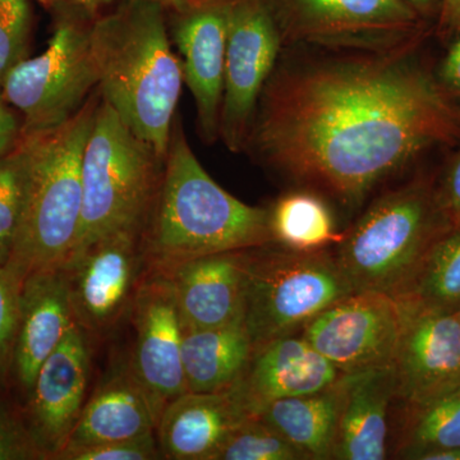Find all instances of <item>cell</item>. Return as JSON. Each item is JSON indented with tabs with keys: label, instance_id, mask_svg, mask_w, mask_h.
I'll use <instances>...</instances> for the list:
<instances>
[{
	"label": "cell",
	"instance_id": "cell-1",
	"mask_svg": "<svg viewBox=\"0 0 460 460\" xmlns=\"http://www.w3.org/2000/svg\"><path fill=\"white\" fill-rule=\"evenodd\" d=\"M416 47L323 50L287 60L263 87L244 150L347 210L435 147L460 138V105Z\"/></svg>",
	"mask_w": 460,
	"mask_h": 460
},
{
	"label": "cell",
	"instance_id": "cell-2",
	"mask_svg": "<svg viewBox=\"0 0 460 460\" xmlns=\"http://www.w3.org/2000/svg\"><path fill=\"white\" fill-rule=\"evenodd\" d=\"M172 48L166 9L151 0H123L91 26L100 96L164 159L184 84Z\"/></svg>",
	"mask_w": 460,
	"mask_h": 460
},
{
	"label": "cell",
	"instance_id": "cell-3",
	"mask_svg": "<svg viewBox=\"0 0 460 460\" xmlns=\"http://www.w3.org/2000/svg\"><path fill=\"white\" fill-rule=\"evenodd\" d=\"M141 243L154 270L196 257L263 246L271 243L269 211L244 204L210 177L177 118Z\"/></svg>",
	"mask_w": 460,
	"mask_h": 460
},
{
	"label": "cell",
	"instance_id": "cell-4",
	"mask_svg": "<svg viewBox=\"0 0 460 460\" xmlns=\"http://www.w3.org/2000/svg\"><path fill=\"white\" fill-rule=\"evenodd\" d=\"M98 89L68 122L49 131L22 133L27 150L25 202L8 265L25 279L59 268L74 247L83 210V159Z\"/></svg>",
	"mask_w": 460,
	"mask_h": 460
},
{
	"label": "cell",
	"instance_id": "cell-5",
	"mask_svg": "<svg viewBox=\"0 0 460 460\" xmlns=\"http://www.w3.org/2000/svg\"><path fill=\"white\" fill-rule=\"evenodd\" d=\"M449 226L436 178L419 175L375 199L332 251L354 292L396 296Z\"/></svg>",
	"mask_w": 460,
	"mask_h": 460
},
{
	"label": "cell",
	"instance_id": "cell-6",
	"mask_svg": "<svg viewBox=\"0 0 460 460\" xmlns=\"http://www.w3.org/2000/svg\"><path fill=\"white\" fill-rule=\"evenodd\" d=\"M164 160L100 100L84 146L83 210L68 257L111 233L144 228Z\"/></svg>",
	"mask_w": 460,
	"mask_h": 460
},
{
	"label": "cell",
	"instance_id": "cell-7",
	"mask_svg": "<svg viewBox=\"0 0 460 460\" xmlns=\"http://www.w3.org/2000/svg\"><path fill=\"white\" fill-rule=\"evenodd\" d=\"M243 323L253 350L301 334L314 317L354 292L332 248L298 252L278 244L241 251Z\"/></svg>",
	"mask_w": 460,
	"mask_h": 460
},
{
	"label": "cell",
	"instance_id": "cell-8",
	"mask_svg": "<svg viewBox=\"0 0 460 460\" xmlns=\"http://www.w3.org/2000/svg\"><path fill=\"white\" fill-rule=\"evenodd\" d=\"M54 16L47 49L9 71L0 93L21 114L22 133L49 131L74 118L98 87L91 49L96 17L77 8H60Z\"/></svg>",
	"mask_w": 460,
	"mask_h": 460
},
{
	"label": "cell",
	"instance_id": "cell-9",
	"mask_svg": "<svg viewBox=\"0 0 460 460\" xmlns=\"http://www.w3.org/2000/svg\"><path fill=\"white\" fill-rule=\"evenodd\" d=\"M284 48L384 53L416 47L428 21L404 0H265Z\"/></svg>",
	"mask_w": 460,
	"mask_h": 460
},
{
	"label": "cell",
	"instance_id": "cell-10",
	"mask_svg": "<svg viewBox=\"0 0 460 460\" xmlns=\"http://www.w3.org/2000/svg\"><path fill=\"white\" fill-rule=\"evenodd\" d=\"M284 49L265 0H229L220 140L242 153L263 87Z\"/></svg>",
	"mask_w": 460,
	"mask_h": 460
},
{
	"label": "cell",
	"instance_id": "cell-11",
	"mask_svg": "<svg viewBox=\"0 0 460 460\" xmlns=\"http://www.w3.org/2000/svg\"><path fill=\"white\" fill-rule=\"evenodd\" d=\"M401 323L394 296L367 290L353 292L330 305L301 335L345 374L392 365Z\"/></svg>",
	"mask_w": 460,
	"mask_h": 460
},
{
	"label": "cell",
	"instance_id": "cell-12",
	"mask_svg": "<svg viewBox=\"0 0 460 460\" xmlns=\"http://www.w3.org/2000/svg\"><path fill=\"white\" fill-rule=\"evenodd\" d=\"M140 228L99 238L63 262L75 323L102 330L119 319L135 298L142 260Z\"/></svg>",
	"mask_w": 460,
	"mask_h": 460
},
{
	"label": "cell",
	"instance_id": "cell-13",
	"mask_svg": "<svg viewBox=\"0 0 460 460\" xmlns=\"http://www.w3.org/2000/svg\"><path fill=\"white\" fill-rule=\"evenodd\" d=\"M166 17L184 84L195 102L199 136L214 144L220 140L229 0H195L166 11Z\"/></svg>",
	"mask_w": 460,
	"mask_h": 460
},
{
	"label": "cell",
	"instance_id": "cell-14",
	"mask_svg": "<svg viewBox=\"0 0 460 460\" xmlns=\"http://www.w3.org/2000/svg\"><path fill=\"white\" fill-rule=\"evenodd\" d=\"M396 302L402 323L392 363L395 402L419 404L460 386V323L456 311Z\"/></svg>",
	"mask_w": 460,
	"mask_h": 460
},
{
	"label": "cell",
	"instance_id": "cell-15",
	"mask_svg": "<svg viewBox=\"0 0 460 460\" xmlns=\"http://www.w3.org/2000/svg\"><path fill=\"white\" fill-rule=\"evenodd\" d=\"M132 302L136 345L131 367L164 411L169 402L187 393L181 362L183 325L165 272L154 270L141 281Z\"/></svg>",
	"mask_w": 460,
	"mask_h": 460
},
{
	"label": "cell",
	"instance_id": "cell-16",
	"mask_svg": "<svg viewBox=\"0 0 460 460\" xmlns=\"http://www.w3.org/2000/svg\"><path fill=\"white\" fill-rule=\"evenodd\" d=\"M89 372V344L75 323L42 363L29 393L26 426L45 459L66 447L80 419Z\"/></svg>",
	"mask_w": 460,
	"mask_h": 460
},
{
	"label": "cell",
	"instance_id": "cell-17",
	"mask_svg": "<svg viewBox=\"0 0 460 460\" xmlns=\"http://www.w3.org/2000/svg\"><path fill=\"white\" fill-rule=\"evenodd\" d=\"M341 375L301 334H295L253 350L246 371L232 387L255 416L271 402L328 389Z\"/></svg>",
	"mask_w": 460,
	"mask_h": 460
},
{
	"label": "cell",
	"instance_id": "cell-18",
	"mask_svg": "<svg viewBox=\"0 0 460 460\" xmlns=\"http://www.w3.org/2000/svg\"><path fill=\"white\" fill-rule=\"evenodd\" d=\"M75 323L62 266L27 275L21 289L20 323L11 366L27 394L42 363Z\"/></svg>",
	"mask_w": 460,
	"mask_h": 460
},
{
	"label": "cell",
	"instance_id": "cell-19",
	"mask_svg": "<svg viewBox=\"0 0 460 460\" xmlns=\"http://www.w3.org/2000/svg\"><path fill=\"white\" fill-rule=\"evenodd\" d=\"M160 271L171 280L183 330L220 328L243 321L241 251L196 257Z\"/></svg>",
	"mask_w": 460,
	"mask_h": 460
},
{
	"label": "cell",
	"instance_id": "cell-20",
	"mask_svg": "<svg viewBox=\"0 0 460 460\" xmlns=\"http://www.w3.org/2000/svg\"><path fill=\"white\" fill-rule=\"evenodd\" d=\"M248 413L233 387L184 393L165 405L157 436L162 456L174 460H214Z\"/></svg>",
	"mask_w": 460,
	"mask_h": 460
},
{
	"label": "cell",
	"instance_id": "cell-21",
	"mask_svg": "<svg viewBox=\"0 0 460 460\" xmlns=\"http://www.w3.org/2000/svg\"><path fill=\"white\" fill-rule=\"evenodd\" d=\"M337 460L387 458L389 408L395 402L393 366L345 372L339 378Z\"/></svg>",
	"mask_w": 460,
	"mask_h": 460
},
{
	"label": "cell",
	"instance_id": "cell-22",
	"mask_svg": "<svg viewBox=\"0 0 460 460\" xmlns=\"http://www.w3.org/2000/svg\"><path fill=\"white\" fill-rule=\"evenodd\" d=\"M162 413L132 367L119 368L84 402L66 445L129 440L154 434Z\"/></svg>",
	"mask_w": 460,
	"mask_h": 460
},
{
	"label": "cell",
	"instance_id": "cell-23",
	"mask_svg": "<svg viewBox=\"0 0 460 460\" xmlns=\"http://www.w3.org/2000/svg\"><path fill=\"white\" fill-rule=\"evenodd\" d=\"M252 354L243 321L220 328L183 330L181 362L187 392L230 389L246 371Z\"/></svg>",
	"mask_w": 460,
	"mask_h": 460
},
{
	"label": "cell",
	"instance_id": "cell-24",
	"mask_svg": "<svg viewBox=\"0 0 460 460\" xmlns=\"http://www.w3.org/2000/svg\"><path fill=\"white\" fill-rule=\"evenodd\" d=\"M339 405L338 380L334 385L314 394L271 402L255 417L283 436L302 458L330 460L334 456L337 440Z\"/></svg>",
	"mask_w": 460,
	"mask_h": 460
},
{
	"label": "cell",
	"instance_id": "cell-25",
	"mask_svg": "<svg viewBox=\"0 0 460 460\" xmlns=\"http://www.w3.org/2000/svg\"><path fill=\"white\" fill-rule=\"evenodd\" d=\"M329 199L314 190H288L268 208L271 243L316 252L332 248L344 237L339 232Z\"/></svg>",
	"mask_w": 460,
	"mask_h": 460
},
{
	"label": "cell",
	"instance_id": "cell-26",
	"mask_svg": "<svg viewBox=\"0 0 460 460\" xmlns=\"http://www.w3.org/2000/svg\"><path fill=\"white\" fill-rule=\"evenodd\" d=\"M460 447V386L419 402L401 404L394 456L428 460L431 454Z\"/></svg>",
	"mask_w": 460,
	"mask_h": 460
},
{
	"label": "cell",
	"instance_id": "cell-27",
	"mask_svg": "<svg viewBox=\"0 0 460 460\" xmlns=\"http://www.w3.org/2000/svg\"><path fill=\"white\" fill-rule=\"evenodd\" d=\"M396 301L456 311L460 307V226H449L432 242Z\"/></svg>",
	"mask_w": 460,
	"mask_h": 460
},
{
	"label": "cell",
	"instance_id": "cell-28",
	"mask_svg": "<svg viewBox=\"0 0 460 460\" xmlns=\"http://www.w3.org/2000/svg\"><path fill=\"white\" fill-rule=\"evenodd\" d=\"M301 454L259 417L241 423L214 460H301Z\"/></svg>",
	"mask_w": 460,
	"mask_h": 460
},
{
	"label": "cell",
	"instance_id": "cell-29",
	"mask_svg": "<svg viewBox=\"0 0 460 460\" xmlns=\"http://www.w3.org/2000/svg\"><path fill=\"white\" fill-rule=\"evenodd\" d=\"M26 181L27 150L21 136L16 146L7 155L0 157V247L8 255H11L22 215Z\"/></svg>",
	"mask_w": 460,
	"mask_h": 460
},
{
	"label": "cell",
	"instance_id": "cell-30",
	"mask_svg": "<svg viewBox=\"0 0 460 460\" xmlns=\"http://www.w3.org/2000/svg\"><path fill=\"white\" fill-rule=\"evenodd\" d=\"M31 29L30 0H0V86L9 71L26 59Z\"/></svg>",
	"mask_w": 460,
	"mask_h": 460
},
{
	"label": "cell",
	"instance_id": "cell-31",
	"mask_svg": "<svg viewBox=\"0 0 460 460\" xmlns=\"http://www.w3.org/2000/svg\"><path fill=\"white\" fill-rule=\"evenodd\" d=\"M162 456L154 434L119 441L68 444L54 456L58 460H153Z\"/></svg>",
	"mask_w": 460,
	"mask_h": 460
},
{
	"label": "cell",
	"instance_id": "cell-32",
	"mask_svg": "<svg viewBox=\"0 0 460 460\" xmlns=\"http://www.w3.org/2000/svg\"><path fill=\"white\" fill-rule=\"evenodd\" d=\"M23 279L8 263L0 265V376L12 366Z\"/></svg>",
	"mask_w": 460,
	"mask_h": 460
},
{
	"label": "cell",
	"instance_id": "cell-33",
	"mask_svg": "<svg viewBox=\"0 0 460 460\" xmlns=\"http://www.w3.org/2000/svg\"><path fill=\"white\" fill-rule=\"evenodd\" d=\"M45 459L26 425L0 402V460Z\"/></svg>",
	"mask_w": 460,
	"mask_h": 460
},
{
	"label": "cell",
	"instance_id": "cell-34",
	"mask_svg": "<svg viewBox=\"0 0 460 460\" xmlns=\"http://www.w3.org/2000/svg\"><path fill=\"white\" fill-rule=\"evenodd\" d=\"M438 204L450 226H460V144L440 177L436 178Z\"/></svg>",
	"mask_w": 460,
	"mask_h": 460
},
{
	"label": "cell",
	"instance_id": "cell-35",
	"mask_svg": "<svg viewBox=\"0 0 460 460\" xmlns=\"http://www.w3.org/2000/svg\"><path fill=\"white\" fill-rule=\"evenodd\" d=\"M438 84L452 98L460 100V31L450 40L449 48L435 72Z\"/></svg>",
	"mask_w": 460,
	"mask_h": 460
},
{
	"label": "cell",
	"instance_id": "cell-36",
	"mask_svg": "<svg viewBox=\"0 0 460 460\" xmlns=\"http://www.w3.org/2000/svg\"><path fill=\"white\" fill-rule=\"evenodd\" d=\"M22 136V119L0 93V157L7 155Z\"/></svg>",
	"mask_w": 460,
	"mask_h": 460
},
{
	"label": "cell",
	"instance_id": "cell-37",
	"mask_svg": "<svg viewBox=\"0 0 460 460\" xmlns=\"http://www.w3.org/2000/svg\"><path fill=\"white\" fill-rule=\"evenodd\" d=\"M460 31V0H443L436 20V33L444 41H450Z\"/></svg>",
	"mask_w": 460,
	"mask_h": 460
},
{
	"label": "cell",
	"instance_id": "cell-38",
	"mask_svg": "<svg viewBox=\"0 0 460 460\" xmlns=\"http://www.w3.org/2000/svg\"><path fill=\"white\" fill-rule=\"evenodd\" d=\"M120 2L123 0H41L42 4L51 12L60 8H77L93 17L100 16Z\"/></svg>",
	"mask_w": 460,
	"mask_h": 460
},
{
	"label": "cell",
	"instance_id": "cell-39",
	"mask_svg": "<svg viewBox=\"0 0 460 460\" xmlns=\"http://www.w3.org/2000/svg\"><path fill=\"white\" fill-rule=\"evenodd\" d=\"M404 2H407L408 4L416 9L428 22L429 21H435L436 22L443 0H404Z\"/></svg>",
	"mask_w": 460,
	"mask_h": 460
},
{
	"label": "cell",
	"instance_id": "cell-40",
	"mask_svg": "<svg viewBox=\"0 0 460 460\" xmlns=\"http://www.w3.org/2000/svg\"><path fill=\"white\" fill-rule=\"evenodd\" d=\"M151 2H155L157 4L163 5L166 9V11H177V9L187 7L190 3L195 2V0H151Z\"/></svg>",
	"mask_w": 460,
	"mask_h": 460
},
{
	"label": "cell",
	"instance_id": "cell-41",
	"mask_svg": "<svg viewBox=\"0 0 460 460\" xmlns=\"http://www.w3.org/2000/svg\"><path fill=\"white\" fill-rule=\"evenodd\" d=\"M428 460H460V447L459 449L444 450V452L431 454Z\"/></svg>",
	"mask_w": 460,
	"mask_h": 460
},
{
	"label": "cell",
	"instance_id": "cell-42",
	"mask_svg": "<svg viewBox=\"0 0 460 460\" xmlns=\"http://www.w3.org/2000/svg\"><path fill=\"white\" fill-rule=\"evenodd\" d=\"M9 255L0 247V265H4V263L8 262Z\"/></svg>",
	"mask_w": 460,
	"mask_h": 460
},
{
	"label": "cell",
	"instance_id": "cell-43",
	"mask_svg": "<svg viewBox=\"0 0 460 460\" xmlns=\"http://www.w3.org/2000/svg\"><path fill=\"white\" fill-rule=\"evenodd\" d=\"M456 316H458L459 323H460V307L458 308V310L456 311Z\"/></svg>",
	"mask_w": 460,
	"mask_h": 460
}]
</instances>
